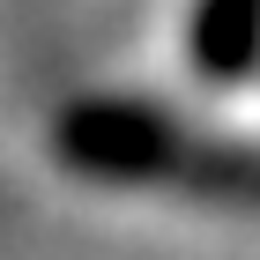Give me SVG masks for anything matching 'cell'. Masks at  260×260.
<instances>
[{
    "label": "cell",
    "mask_w": 260,
    "mask_h": 260,
    "mask_svg": "<svg viewBox=\"0 0 260 260\" xmlns=\"http://www.w3.org/2000/svg\"><path fill=\"white\" fill-rule=\"evenodd\" d=\"M67 156L104 179H164L208 201H253L260 208V149H216L186 126L141 112V104H82L67 119Z\"/></svg>",
    "instance_id": "6da1fadb"
},
{
    "label": "cell",
    "mask_w": 260,
    "mask_h": 260,
    "mask_svg": "<svg viewBox=\"0 0 260 260\" xmlns=\"http://www.w3.org/2000/svg\"><path fill=\"white\" fill-rule=\"evenodd\" d=\"M201 67L208 75H245L260 52V0H208L201 8Z\"/></svg>",
    "instance_id": "7a4b0ae2"
}]
</instances>
